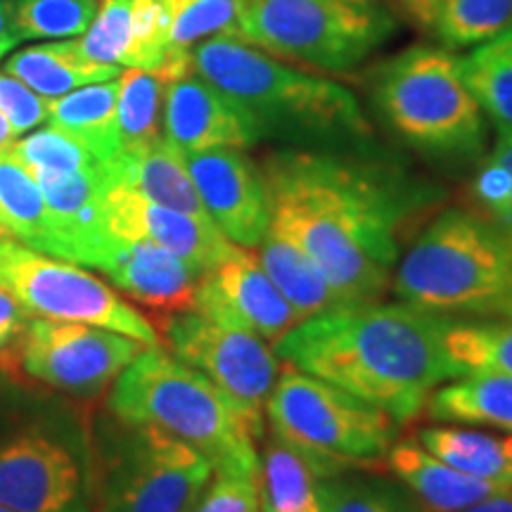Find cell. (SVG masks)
I'll use <instances>...</instances> for the list:
<instances>
[{"label":"cell","instance_id":"cell-1","mask_svg":"<svg viewBox=\"0 0 512 512\" xmlns=\"http://www.w3.org/2000/svg\"><path fill=\"white\" fill-rule=\"evenodd\" d=\"M271 226L325 275L342 304L380 302L392 287L401 235L439 200L373 152L285 147L261 164Z\"/></svg>","mask_w":512,"mask_h":512},{"label":"cell","instance_id":"cell-2","mask_svg":"<svg viewBox=\"0 0 512 512\" xmlns=\"http://www.w3.org/2000/svg\"><path fill=\"white\" fill-rule=\"evenodd\" d=\"M451 320L403 302L337 306L294 325L275 356L406 425L434 389L463 375L444 344Z\"/></svg>","mask_w":512,"mask_h":512},{"label":"cell","instance_id":"cell-3","mask_svg":"<svg viewBox=\"0 0 512 512\" xmlns=\"http://www.w3.org/2000/svg\"><path fill=\"white\" fill-rule=\"evenodd\" d=\"M192 69L238 102L261 140L302 150L373 152V126L356 95L339 83L287 67L247 41L216 36L190 50Z\"/></svg>","mask_w":512,"mask_h":512},{"label":"cell","instance_id":"cell-4","mask_svg":"<svg viewBox=\"0 0 512 512\" xmlns=\"http://www.w3.org/2000/svg\"><path fill=\"white\" fill-rule=\"evenodd\" d=\"M392 292L446 318H512V235L470 209H446L399 256Z\"/></svg>","mask_w":512,"mask_h":512},{"label":"cell","instance_id":"cell-5","mask_svg":"<svg viewBox=\"0 0 512 512\" xmlns=\"http://www.w3.org/2000/svg\"><path fill=\"white\" fill-rule=\"evenodd\" d=\"M114 418L152 425L195 446L216 472H259L261 434L209 377L162 347H145L114 380Z\"/></svg>","mask_w":512,"mask_h":512},{"label":"cell","instance_id":"cell-6","mask_svg":"<svg viewBox=\"0 0 512 512\" xmlns=\"http://www.w3.org/2000/svg\"><path fill=\"white\" fill-rule=\"evenodd\" d=\"M370 102L382 124L422 157L467 164L482 157L486 126L444 48L413 46L375 69Z\"/></svg>","mask_w":512,"mask_h":512},{"label":"cell","instance_id":"cell-7","mask_svg":"<svg viewBox=\"0 0 512 512\" xmlns=\"http://www.w3.org/2000/svg\"><path fill=\"white\" fill-rule=\"evenodd\" d=\"M266 415L275 437L309 453L328 477L373 470L399 434L392 415L297 368L280 370Z\"/></svg>","mask_w":512,"mask_h":512},{"label":"cell","instance_id":"cell-8","mask_svg":"<svg viewBox=\"0 0 512 512\" xmlns=\"http://www.w3.org/2000/svg\"><path fill=\"white\" fill-rule=\"evenodd\" d=\"M242 41L323 72H351L396 31L377 0H245Z\"/></svg>","mask_w":512,"mask_h":512},{"label":"cell","instance_id":"cell-9","mask_svg":"<svg viewBox=\"0 0 512 512\" xmlns=\"http://www.w3.org/2000/svg\"><path fill=\"white\" fill-rule=\"evenodd\" d=\"M119 425L95 467V512H195L214 465L159 427Z\"/></svg>","mask_w":512,"mask_h":512},{"label":"cell","instance_id":"cell-10","mask_svg":"<svg viewBox=\"0 0 512 512\" xmlns=\"http://www.w3.org/2000/svg\"><path fill=\"white\" fill-rule=\"evenodd\" d=\"M0 285L31 318L67 320L133 337L145 347H162L157 325L126 302L110 283L72 261L0 238Z\"/></svg>","mask_w":512,"mask_h":512},{"label":"cell","instance_id":"cell-11","mask_svg":"<svg viewBox=\"0 0 512 512\" xmlns=\"http://www.w3.org/2000/svg\"><path fill=\"white\" fill-rule=\"evenodd\" d=\"M0 505L15 512H95V465L79 432L53 420L3 427Z\"/></svg>","mask_w":512,"mask_h":512},{"label":"cell","instance_id":"cell-12","mask_svg":"<svg viewBox=\"0 0 512 512\" xmlns=\"http://www.w3.org/2000/svg\"><path fill=\"white\" fill-rule=\"evenodd\" d=\"M157 332L171 354L209 377L266 437V401L278 382L280 358L264 339L197 311L169 313Z\"/></svg>","mask_w":512,"mask_h":512},{"label":"cell","instance_id":"cell-13","mask_svg":"<svg viewBox=\"0 0 512 512\" xmlns=\"http://www.w3.org/2000/svg\"><path fill=\"white\" fill-rule=\"evenodd\" d=\"M143 349L145 344L107 328L31 318L15 356L31 380L74 396H93L117 380Z\"/></svg>","mask_w":512,"mask_h":512},{"label":"cell","instance_id":"cell-14","mask_svg":"<svg viewBox=\"0 0 512 512\" xmlns=\"http://www.w3.org/2000/svg\"><path fill=\"white\" fill-rule=\"evenodd\" d=\"M192 311L252 332L266 344H275L302 323L261 268L259 256L242 247L202 275Z\"/></svg>","mask_w":512,"mask_h":512},{"label":"cell","instance_id":"cell-15","mask_svg":"<svg viewBox=\"0 0 512 512\" xmlns=\"http://www.w3.org/2000/svg\"><path fill=\"white\" fill-rule=\"evenodd\" d=\"M183 157L197 195L221 233L242 249L259 247L271 226L261 166L235 147L190 152Z\"/></svg>","mask_w":512,"mask_h":512},{"label":"cell","instance_id":"cell-16","mask_svg":"<svg viewBox=\"0 0 512 512\" xmlns=\"http://www.w3.org/2000/svg\"><path fill=\"white\" fill-rule=\"evenodd\" d=\"M107 230L119 240H147L181 256L202 275L238 249L211 219L183 214L114 183L105 197Z\"/></svg>","mask_w":512,"mask_h":512},{"label":"cell","instance_id":"cell-17","mask_svg":"<svg viewBox=\"0 0 512 512\" xmlns=\"http://www.w3.org/2000/svg\"><path fill=\"white\" fill-rule=\"evenodd\" d=\"M162 133L183 155L219 147L249 150L261 143L254 119L195 69L166 83Z\"/></svg>","mask_w":512,"mask_h":512},{"label":"cell","instance_id":"cell-18","mask_svg":"<svg viewBox=\"0 0 512 512\" xmlns=\"http://www.w3.org/2000/svg\"><path fill=\"white\" fill-rule=\"evenodd\" d=\"M93 271L110 280L112 287L133 302L164 316L195 309V292L202 273L181 256L166 252L147 240L114 238Z\"/></svg>","mask_w":512,"mask_h":512},{"label":"cell","instance_id":"cell-19","mask_svg":"<svg viewBox=\"0 0 512 512\" xmlns=\"http://www.w3.org/2000/svg\"><path fill=\"white\" fill-rule=\"evenodd\" d=\"M384 463L425 512H460L510 489V486L465 475L420 446L418 439L396 441L389 448Z\"/></svg>","mask_w":512,"mask_h":512},{"label":"cell","instance_id":"cell-20","mask_svg":"<svg viewBox=\"0 0 512 512\" xmlns=\"http://www.w3.org/2000/svg\"><path fill=\"white\" fill-rule=\"evenodd\" d=\"M110 169L114 183L140 192L147 200L183 214L211 219L188 174L183 152L166 138H159L136 155H119L110 162Z\"/></svg>","mask_w":512,"mask_h":512},{"label":"cell","instance_id":"cell-21","mask_svg":"<svg viewBox=\"0 0 512 512\" xmlns=\"http://www.w3.org/2000/svg\"><path fill=\"white\" fill-rule=\"evenodd\" d=\"M5 72L27 83L31 91L53 100L91 83L119 79L121 67L91 60L83 55L76 38H64L17 50L5 60Z\"/></svg>","mask_w":512,"mask_h":512},{"label":"cell","instance_id":"cell-22","mask_svg":"<svg viewBox=\"0 0 512 512\" xmlns=\"http://www.w3.org/2000/svg\"><path fill=\"white\" fill-rule=\"evenodd\" d=\"M117 100L119 79L76 88L62 98L48 100L46 124L67 133L100 162L110 164L121 155Z\"/></svg>","mask_w":512,"mask_h":512},{"label":"cell","instance_id":"cell-23","mask_svg":"<svg viewBox=\"0 0 512 512\" xmlns=\"http://www.w3.org/2000/svg\"><path fill=\"white\" fill-rule=\"evenodd\" d=\"M261 444V512H320L318 484L328 472L273 432Z\"/></svg>","mask_w":512,"mask_h":512},{"label":"cell","instance_id":"cell-24","mask_svg":"<svg viewBox=\"0 0 512 512\" xmlns=\"http://www.w3.org/2000/svg\"><path fill=\"white\" fill-rule=\"evenodd\" d=\"M434 422L496 427L512 434V375L467 373L434 389L425 406Z\"/></svg>","mask_w":512,"mask_h":512},{"label":"cell","instance_id":"cell-25","mask_svg":"<svg viewBox=\"0 0 512 512\" xmlns=\"http://www.w3.org/2000/svg\"><path fill=\"white\" fill-rule=\"evenodd\" d=\"M256 249H259L256 256H259L261 268L278 287V292L290 302L299 320L320 316L337 306H347L339 302L325 275L318 271L309 256L273 226H268V233Z\"/></svg>","mask_w":512,"mask_h":512},{"label":"cell","instance_id":"cell-26","mask_svg":"<svg viewBox=\"0 0 512 512\" xmlns=\"http://www.w3.org/2000/svg\"><path fill=\"white\" fill-rule=\"evenodd\" d=\"M420 446L465 475L512 489V434H489L467 427H422Z\"/></svg>","mask_w":512,"mask_h":512},{"label":"cell","instance_id":"cell-27","mask_svg":"<svg viewBox=\"0 0 512 512\" xmlns=\"http://www.w3.org/2000/svg\"><path fill=\"white\" fill-rule=\"evenodd\" d=\"M458 72L501 138H512V27L458 60Z\"/></svg>","mask_w":512,"mask_h":512},{"label":"cell","instance_id":"cell-28","mask_svg":"<svg viewBox=\"0 0 512 512\" xmlns=\"http://www.w3.org/2000/svg\"><path fill=\"white\" fill-rule=\"evenodd\" d=\"M0 238L46 254L53 249V230L41 188L8 150L0 152Z\"/></svg>","mask_w":512,"mask_h":512},{"label":"cell","instance_id":"cell-29","mask_svg":"<svg viewBox=\"0 0 512 512\" xmlns=\"http://www.w3.org/2000/svg\"><path fill=\"white\" fill-rule=\"evenodd\" d=\"M164 88L157 72L126 69L119 76L117 126L121 155H136L164 138Z\"/></svg>","mask_w":512,"mask_h":512},{"label":"cell","instance_id":"cell-30","mask_svg":"<svg viewBox=\"0 0 512 512\" xmlns=\"http://www.w3.org/2000/svg\"><path fill=\"white\" fill-rule=\"evenodd\" d=\"M444 344L463 375H512V318H453Z\"/></svg>","mask_w":512,"mask_h":512},{"label":"cell","instance_id":"cell-31","mask_svg":"<svg viewBox=\"0 0 512 512\" xmlns=\"http://www.w3.org/2000/svg\"><path fill=\"white\" fill-rule=\"evenodd\" d=\"M512 27V0H439L432 31L448 50L482 46Z\"/></svg>","mask_w":512,"mask_h":512},{"label":"cell","instance_id":"cell-32","mask_svg":"<svg viewBox=\"0 0 512 512\" xmlns=\"http://www.w3.org/2000/svg\"><path fill=\"white\" fill-rule=\"evenodd\" d=\"M318 498L320 512H425L403 486L351 472L320 479Z\"/></svg>","mask_w":512,"mask_h":512},{"label":"cell","instance_id":"cell-33","mask_svg":"<svg viewBox=\"0 0 512 512\" xmlns=\"http://www.w3.org/2000/svg\"><path fill=\"white\" fill-rule=\"evenodd\" d=\"M242 3L245 0H169L171 50L190 53L197 43L216 36L242 41Z\"/></svg>","mask_w":512,"mask_h":512},{"label":"cell","instance_id":"cell-34","mask_svg":"<svg viewBox=\"0 0 512 512\" xmlns=\"http://www.w3.org/2000/svg\"><path fill=\"white\" fill-rule=\"evenodd\" d=\"M8 5L22 41L79 38L98 12V0H8Z\"/></svg>","mask_w":512,"mask_h":512},{"label":"cell","instance_id":"cell-35","mask_svg":"<svg viewBox=\"0 0 512 512\" xmlns=\"http://www.w3.org/2000/svg\"><path fill=\"white\" fill-rule=\"evenodd\" d=\"M8 152L31 176L79 171L100 162L81 143H76L74 138H69L67 133L57 131L53 126L34 128L29 136L17 138L8 147Z\"/></svg>","mask_w":512,"mask_h":512},{"label":"cell","instance_id":"cell-36","mask_svg":"<svg viewBox=\"0 0 512 512\" xmlns=\"http://www.w3.org/2000/svg\"><path fill=\"white\" fill-rule=\"evenodd\" d=\"M171 8L169 0H133L131 5V43H128L124 67L162 72L169 46Z\"/></svg>","mask_w":512,"mask_h":512},{"label":"cell","instance_id":"cell-37","mask_svg":"<svg viewBox=\"0 0 512 512\" xmlns=\"http://www.w3.org/2000/svg\"><path fill=\"white\" fill-rule=\"evenodd\" d=\"M131 5L133 0H98L91 27L76 38L83 55L100 64L124 67V57L131 43Z\"/></svg>","mask_w":512,"mask_h":512},{"label":"cell","instance_id":"cell-38","mask_svg":"<svg viewBox=\"0 0 512 512\" xmlns=\"http://www.w3.org/2000/svg\"><path fill=\"white\" fill-rule=\"evenodd\" d=\"M472 200L479 214L501 223L512 221V138H498L494 150L472 181Z\"/></svg>","mask_w":512,"mask_h":512},{"label":"cell","instance_id":"cell-39","mask_svg":"<svg viewBox=\"0 0 512 512\" xmlns=\"http://www.w3.org/2000/svg\"><path fill=\"white\" fill-rule=\"evenodd\" d=\"M195 512H261V470L214 472Z\"/></svg>","mask_w":512,"mask_h":512},{"label":"cell","instance_id":"cell-40","mask_svg":"<svg viewBox=\"0 0 512 512\" xmlns=\"http://www.w3.org/2000/svg\"><path fill=\"white\" fill-rule=\"evenodd\" d=\"M0 114L8 119L15 136L22 138L48 121V98L8 72H0Z\"/></svg>","mask_w":512,"mask_h":512},{"label":"cell","instance_id":"cell-41","mask_svg":"<svg viewBox=\"0 0 512 512\" xmlns=\"http://www.w3.org/2000/svg\"><path fill=\"white\" fill-rule=\"evenodd\" d=\"M31 316L12 294L0 285V356L17 349Z\"/></svg>","mask_w":512,"mask_h":512},{"label":"cell","instance_id":"cell-42","mask_svg":"<svg viewBox=\"0 0 512 512\" xmlns=\"http://www.w3.org/2000/svg\"><path fill=\"white\" fill-rule=\"evenodd\" d=\"M392 3L403 12V15L411 19V22L425 29L432 27L434 15H437L439 8V0H392Z\"/></svg>","mask_w":512,"mask_h":512},{"label":"cell","instance_id":"cell-43","mask_svg":"<svg viewBox=\"0 0 512 512\" xmlns=\"http://www.w3.org/2000/svg\"><path fill=\"white\" fill-rule=\"evenodd\" d=\"M19 41H22V36H19L15 22H12L8 0H0V60L8 57Z\"/></svg>","mask_w":512,"mask_h":512},{"label":"cell","instance_id":"cell-44","mask_svg":"<svg viewBox=\"0 0 512 512\" xmlns=\"http://www.w3.org/2000/svg\"><path fill=\"white\" fill-rule=\"evenodd\" d=\"M460 512H512V489L484 498V501L470 505V508Z\"/></svg>","mask_w":512,"mask_h":512},{"label":"cell","instance_id":"cell-45","mask_svg":"<svg viewBox=\"0 0 512 512\" xmlns=\"http://www.w3.org/2000/svg\"><path fill=\"white\" fill-rule=\"evenodd\" d=\"M15 140H17L15 131H12V126L8 124V119H5L3 114H0V152L8 150V147L15 143Z\"/></svg>","mask_w":512,"mask_h":512},{"label":"cell","instance_id":"cell-46","mask_svg":"<svg viewBox=\"0 0 512 512\" xmlns=\"http://www.w3.org/2000/svg\"><path fill=\"white\" fill-rule=\"evenodd\" d=\"M503 228H505V230H508V233L512 235V221H510V223H505V226H503Z\"/></svg>","mask_w":512,"mask_h":512},{"label":"cell","instance_id":"cell-47","mask_svg":"<svg viewBox=\"0 0 512 512\" xmlns=\"http://www.w3.org/2000/svg\"><path fill=\"white\" fill-rule=\"evenodd\" d=\"M0 512H15V510H10V508H5V505H0Z\"/></svg>","mask_w":512,"mask_h":512}]
</instances>
